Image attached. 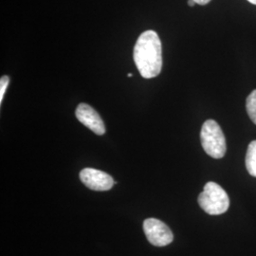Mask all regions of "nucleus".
Masks as SVG:
<instances>
[{
    "label": "nucleus",
    "instance_id": "nucleus-1",
    "mask_svg": "<svg viewBox=\"0 0 256 256\" xmlns=\"http://www.w3.org/2000/svg\"><path fill=\"white\" fill-rule=\"evenodd\" d=\"M134 61L146 79L156 77L162 68V42L154 30H146L138 38L134 48Z\"/></svg>",
    "mask_w": 256,
    "mask_h": 256
},
{
    "label": "nucleus",
    "instance_id": "nucleus-6",
    "mask_svg": "<svg viewBox=\"0 0 256 256\" xmlns=\"http://www.w3.org/2000/svg\"><path fill=\"white\" fill-rule=\"evenodd\" d=\"M75 115L81 124L90 128L95 134L104 135L106 133V128L98 112L92 108L90 106L86 104H80L76 108Z\"/></svg>",
    "mask_w": 256,
    "mask_h": 256
},
{
    "label": "nucleus",
    "instance_id": "nucleus-13",
    "mask_svg": "<svg viewBox=\"0 0 256 256\" xmlns=\"http://www.w3.org/2000/svg\"><path fill=\"white\" fill-rule=\"evenodd\" d=\"M128 77H132V76H133V74H128Z\"/></svg>",
    "mask_w": 256,
    "mask_h": 256
},
{
    "label": "nucleus",
    "instance_id": "nucleus-2",
    "mask_svg": "<svg viewBox=\"0 0 256 256\" xmlns=\"http://www.w3.org/2000/svg\"><path fill=\"white\" fill-rule=\"evenodd\" d=\"M198 204L205 212L218 216L229 209V196L218 183L210 182L206 183L203 192L198 196Z\"/></svg>",
    "mask_w": 256,
    "mask_h": 256
},
{
    "label": "nucleus",
    "instance_id": "nucleus-8",
    "mask_svg": "<svg viewBox=\"0 0 256 256\" xmlns=\"http://www.w3.org/2000/svg\"><path fill=\"white\" fill-rule=\"evenodd\" d=\"M248 115L254 124H256V90L248 96L246 101Z\"/></svg>",
    "mask_w": 256,
    "mask_h": 256
},
{
    "label": "nucleus",
    "instance_id": "nucleus-7",
    "mask_svg": "<svg viewBox=\"0 0 256 256\" xmlns=\"http://www.w3.org/2000/svg\"><path fill=\"white\" fill-rule=\"evenodd\" d=\"M246 168L248 174L256 178V140H252L248 147Z\"/></svg>",
    "mask_w": 256,
    "mask_h": 256
},
{
    "label": "nucleus",
    "instance_id": "nucleus-5",
    "mask_svg": "<svg viewBox=\"0 0 256 256\" xmlns=\"http://www.w3.org/2000/svg\"><path fill=\"white\" fill-rule=\"evenodd\" d=\"M80 180L93 191H108L115 182L110 174L93 168H84L80 172Z\"/></svg>",
    "mask_w": 256,
    "mask_h": 256
},
{
    "label": "nucleus",
    "instance_id": "nucleus-11",
    "mask_svg": "<svg viewBox=\"0 0 256 256\" xmlns=\"http://www.w3.org/2000/svg\"><path fill=\"white\" fill-rule=\"evenodd\" d=\"M194 4H196V3L194 2V0H189V1H188V5H189L190 7H194Z\"/></svg>",
    "mask_w": 256,
    "mask_h": 256
},
{
    "label": "nucleus",
    "instance_id": "nucleus-4",
    "mask_svg": "<svg viewBox=\"0 0 256 256\" xmlns=\"http://www.w3.org/2000/svg\"><path fill=\"white\" fill-rule=\"evenodd\" d=\"M144 232L150 244L156 247H164L173 242L174 236L170 228L160 220L147 218L144 221Z\"/></svg>",
    "mask_w": 256,
    "mask_h": 256
},
{
    "label": "nucleus",
    "instance_id": "nucleus-10",
    "mask_svg": "<svg viewBox=\"0 0 256 256\" xmlns=\"http://www.w3.org/2000/svg\"><path fill=\"white\" fill-rule=\"evenodd\" d=\"M210 0H194V2L198 5H206L210 2Z\"/></svg>",
    "mask_w": 256,
    "mask_h": 256
},
{
    "label": "nucleus",
    "instance_id": "nucleus-12",
    "mask_svg": "<svg viewBox=\"0 0 256 256\" xmlns=\"http://www.w3.org/2000/svg\"><path fill=\"white\" fill-rule=\"evenodd\" d=\"M248 1L254 5H256V0H248Z\"/></svg>",
    "mask_w": 256,
    "mask_h": 256
},
{
    "label": "nucleus",
    "instance_id": "nucleus-3",
    "mask_svg": "<svg viewBox=\"0 0 256 256\" xmlns=\"http://www.w3.org/2000/svg\"><path fill=\"white\" fill-rule=\"evenodd\" d=\"M200 138L202 147L207 155L214 158H221L226 154V138L216 120H208L203 124Z\"/></svg>",
    "mask_w": 256,
    "mask_h": 256
},
{
    "label": "nucleus",
    "instance_id": "nucleus-9",
    "mask_svg": "<svg viewBox=\"0 0 256 256\" xmlns=\"http://www.w3.org/2000/svg\"><path fill=\"white\" fill-rule=\"evenodd\" d=\"M9 82L10 78L8 76L4 75L1 77V79H0V104L3 101V98H4V95H5V92L8 88Z\"/></svg>",
    "mask_w": 256,
    "mask_h": 256
}]
</instances>
